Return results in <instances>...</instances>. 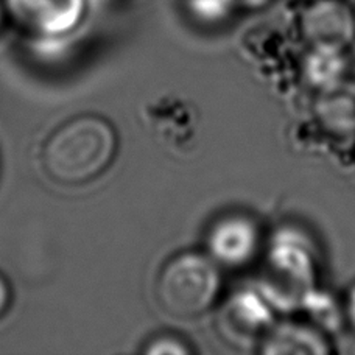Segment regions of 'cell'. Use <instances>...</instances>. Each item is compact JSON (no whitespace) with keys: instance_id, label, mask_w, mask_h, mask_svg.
<instances>
[{"instance_id":"cell-4","label":"cell","mask_w":355,"mask_h":355,"mask_svg":"<svg viewBox=\"0 0 355 355\" xmlns=\"http://www.w3.org/2000/svg\"><path fill=\"white\" fill-rule=\"evenodd\" d=\"M295 25L310 49L347 50L355 40V10L345 0H304Z\"/></svg>"},{"instance_id":"cell-13","label":"cell","mask_w":355,"mask_h":355,"mask_svg":"<svg viewBox=\"0 0 355 355\" xmlns=\"http://www.w3.org/2000/svg\"><path fill=\"white\" fill-rule=\"evenodd\" d=\"M147 354L151 355H182V354H190L192 349L184 343L182 340L173 337V335H162V337L155 338L145 349Z\"/></svg>"},{"instance_id":"cell-7","label":"cell","mask_w":355,"mask_h":355,"mask_svg":"<svg viewBox=\"0 0 355 355\" xmlns=\"http://www.w3.org/2000/svg\"><path fill=\"white\" fill-rule=\"evenodd\" d=\"M6 3L24 30L41 36L67 33L83 12V0H8Z\"/></svg>"},{"instance_id":"cell-8","label":"cell","mask_w":355,"mask_h":355,"mask_svg":"<svg viewBox=\"0 0 355 355\" xmlns=\"http://www.w3.org/2000/svg\"><path fill=\"white\" fill-rule=\"evenodd\" d=\"M259 351L268 355H324L332 351L326 332L313 322H275L259 345Z\"/></svg>"},{"instance_id":"cell-10","label":"cell","mask_w":355,"mask_h":355,"mask_svg":"<svg viewBox=\"0 0 355 355\" xmlns=\"http://www.w3.org/2000/svg\"><path fill=\"white\" fill-rule=\"evenodd\" d=\"M347 66V50L310 49L302 62V72L310 85L322 91L345 81Z\"/></svg>"},{"instance_id":"cell-11","label":"cell","mask_w":355,"mask_h":355,"mask_svg":"<svg viewBox=\"0 0 355 355\" xmlns=\"http://www.w3.org/2000/svg\"><path fill=\"white\" fill-rule=\"evenodd\" d=\"M302 309L307 310L312 316L313 324L322 329L324 332L337 331L341 322H343L345 309L341 312L334 297L324 293V291H318V288L310 291V295L302 304Z\"/></svg>"},{"instance_id":"cell-12","label":"cell","mask_w":355,"mask_h":355,"mask_svg":"<svg viewBox=\"0 0 355 355\" xmlns=\"http://www.w3.org/2000/svg\"><path fill=\"white\" fill-rule=\"evenodd\" d=\"M189 10L196 21L206 25H220L240 10L237 0H187Z\"/></svg>"},{"instance_id":"cell-15","label":"cell","mask_w":355,"mask_h":355,"mask_svg":"<svg viewBox=\"0 0 355 355\" xmlns=\"http://www.w3.org/2000/svg\"><path fill=\"white\" fill-rule=\"evenodd\" d=\"M343 309H345V320L349 322L351 327L355 331V285H352L349 293H347L346 304Z\"/></svg>"},{"instance_id":"cell-2","label":"cell","mask_w":355,"mask_h":355,"mask_svg":"<svg viewBox=\"0 0 355 355\" xmlns=\"http://www.w3.org/2000/svg\"><path fill=\"white\" fill-rule=\"evenodd\" d=\"M318 250L306 232L281 227L266 251L259 290L272 309L281 312L302 309L310 291L316 288Z\"/></svg>"},{"instance_id":"cell-14","label":"cell","mask_w":355,"mask_h":355,"mask_svg":"<svg viewBox=\"0 0 355 355\" xmlns=\"http://www.w3.org/2000/svg\"><path fill=\"white\" fill-rule=\"evenodd\" d=\"M11 302V290L10 284L6 282V279L0 275V318L6 313V310L10 307Z\"/></svg>"},{"instance_id":"cell-5","label":"cell","mask_w":355,"mask_h":355,"mask_svg":"<svg viewBox=\"0 0 355 355\" xmlns=\"http://www.w3.org/2000/svg\"><path fill=\"white\" fill-rule=\"evenodd\" d=\"M275 312L261 290L237 291L220 309L218 334L227 345L248 349L261 341L275 324Z\"/></svg>"},{"instance_id":"cell-1","label":"cell","mask_w":355,"mask_h":355,"mask_svg":"<svg viewBox=\"0 0 355 355\" xmlns=\"http://www.w3.org/2000/svg\"><path fill=\"white\" fill-rule=\"evenodd\" d=\"M117 147V132L107 120L80 116L49 137L42 150V166L55 182L81 186L110 168Z\"/></svg>"},{"instance_id":"cell-3","label":"cell","mask_w":355,"mask_h":355,"mask_svg":"<svg viewBox=\"0 0 355 355\" xmlns=\"http://www.w3.org/2000/svg\"><path fill=\"white\" fill-rule=\"evenodd\" d=\"M221 290L218 263L209 254L186 251L162 266L156 284L161 307L175 318L190 320L206 313Z\"/></svg>"},{"instance_id":"cell-9","label":"cell","mask_w":355,"mask_h":355,"mask_svg":"<svg viewBox=\"0 0 355 355\" xmlns=\"http://www.w3.org/2000/svg\"><path fill=\"white\" fill-rule=\"evenodd\" d=\"M315 119L326 132L349 136L355 132V85L351 81L320 91L313 106Z\"/></svg>"},{"instance_id":"cell-16","label":"cell","mask_w":355,"mask_h":355,"mask_svg":"<svg viewBox=\"0 0 355 355\" xmlns=\"http://www.w3.org/2000/svg\"><path fill=\"white\" fill-rule=\"evenodd\" d=\"M240 10H261L265 8L266 3L271 0H237Z\"/></svg>"},{"instance_id":"cell-17","label":"cell","mask_w":355,"mask_h":355,"mask_svg":"<svg viewBox=\"0 0 355 355\" xmlns=\"http://www.w3.org/2000/svg\"><path fill=\"white\" fill-rule=\"evenodd\" d=\"M2 24H3V10H2V5H0V28H2Z\"/></svg>"},{"instance_id":"cell-6","label":"cell","mask_w":355,"mask_h":355,"mask_svg":"<svg viewBox=\"0 0 355 355\" xmlns=\"http://www.w3.org/2000/svg\"><path fill=\"white\" fill-rule=\"evenodd\" d=\"M261 246L257 223L246 215H226L207 234V250L215 262L239 268L256 257Z\"/></svg>"}]
</instances>
